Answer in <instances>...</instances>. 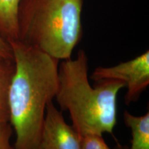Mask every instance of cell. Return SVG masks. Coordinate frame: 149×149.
<instances>
[{"label": "cell", "instance_id": "cell-5", "mask_svg": "<svg viewBox=\"0 0 149 149\" xmlns=\"http://www.w3.org/2000/svg\"><path fill=\"white\" fill-rule=\"evenodd\" d=\"M39 149H81V136L67 124L53 102L46 108Z\"/></svg>", "mask_w": 149, "mask_h": 149}, {"label": "cell", "instance_id": "cell-4", "mask_svg": "<svg viewBox=\"0 0 149 149\" xmlns=\"http://www.w3.org/2000/svg\"><path fill=\"white\" fill-rule=\"evenodd\" d=\"M91 78L95 81L103 79L122 81L127 88L126 104L135 102L149 84V51L116 66L96 68Z\"/></svg>", "mask_w": 149, "mask_h": 149}, {"label": "cell", "instance_id": "cell-7", "mask_svg": "<svg viewBox=\"0 0 149 149\" xmlns=\"http://www.w3.org/2000/svg\"><path fill=\"white\" fill-rule=\"evenodd\" d=\"M20 0H0V34L8 42L18 40L17 9Z\"/></svg>", "mask_w": 149, "mask_h": 149}, {"label": "cell", "instance_id": "cell-2", "mask_svg": "<svg viewBox=\"0 0 149 149\" xmlns=\"http://www.w3.org/2000/svg\"><path fill=\"white\" fill-rule=\"evenodd\" d=\"M55 98L63 111L70 113L74 129L83 136L88 134L113 135L116 124V100L126 87L119 80L103 79L94 87L89 83L88 57L79 50L77 57L61 60Z\"/></svg>", "mask_w": 149, "mask_h": 149}, {"label": "cell", "instance_id": "cell-3", "mask_svg": "<svg viewBox=\"0 0 149 149\" xmlns=\"http://www.w3.org/2000/svg\"><path fill=\"white\" fill-rule=\"evenodd\" d=\"M82 0H20L18 40L60 60L71 57L82 36Z\"/></svg>", "mask_w": 149, "mask_h": 149}, {"label": "cell", "instance_id": "cell-9", "mask_svg": "<svg viewBox=\"0 0 149 149\" xmlns=\"http://www.w3.org/2000/svg\"><path fill=\"white\" fill-rule=\"evenodd\" d=\"M81 149H111L106 144L102 135L88 134L81 136Z\"/></svg>", "mask_w": 149, "mask_h": 149}, {"label": "cell", "instance_id": "cell-11", "mask_svg": "<svg viewBox=\"0 0 149 149\" xmlns=\"http://www.w3.org/2000/svg\"><path fill=\"white\" fill-rule=\"evenodd\" d=\"M0 57L6 59H13V52L8 41L0 34Z\"/></svg>", "mask_w": 149, "mask_h": 149}, {"label": "cell", "instance_id": "cell-6", "mask_svg": "<svg viewBox=\"0 0 149 149\" xmlns=\"http://www.w3.org/2000/svg\"><path fill=\"white\" fill-rule=\"evenodd\" d=\"M123 119L131 130L132 140L130 149H149V113L135 116L124 111Z\"/></svg>", "mask_w": 149, "mask_h": 149}, {"label": "cell", "instance_id": "cell-8", "mask_svg": "<svg viewBox=\"0 0 149 149\" xmlns=\"http://www.w3.org/2000/svg\"><path fill=\"white\" fill-rule=\"evenodd\" d=\"M15 68L14 59L0 57V123L9 122L8 93Z\"/></svg>", "mask_w": 149, "mask_h": 149}, {"label": "cell", "instance_id": "cell-1", "mask_svg": "<svg viewBox=\"0 0 149 149\" xmlns=\"http://www.w3.org/2000/svg\"><path fill=\"white\" fill-rule=\"evenodd\" d=\"M9 44L15 66L8 93L14 146L39 149L46 108L58 89L59 60L19 40Z\"/></svg>", "mask_w": 149, "mask_h": 149}, {"label": "cell", "instance_id": "cell-10", "mask_svg": "<svg viewBox=\"0 0 149 149\" xmlns=\"http://www.w3.org/2000/svg\"><path fill=\"white\" fill-rule=\"evenodd\" d=\"M13 129L10 122L0 123V149H15L10 144Z\"/></svg>", "mask_w": 149, "mask_h": 149}]
</instances>
